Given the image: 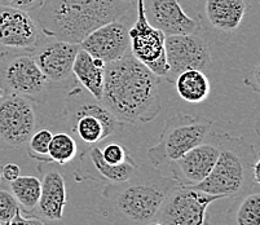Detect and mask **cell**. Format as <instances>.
Returning a JSON list of instances; mask_svg holds the SVG:
<instances>
[{"label":"cell","instance_id":"6","mask_svg":"<svg viewBox=\"0 0 260 225\" xmlns=\"http://www.w3.org/2000/svg\"><path fill=\"white\" fill-rule=\"evenodd\" d=\"M211 130L212 120L209 118L191 117L181 113L170 117L165 122L159 141L148 150L153 167H169L170 163L203 143Z\"/></svg>","mask_w":260,"mask_h":225},{"label":"cell","instance_id":"20","mask_svg":"<svg viewBox=\"0 0 260 225\" xmlns=\"http://www.w3.org/2000/svg\"><path fill=\"white\" fill-rule=\"evenodd\" d=\"M105 66L106 63L103 60L93 58L88 52L82 48L78 51L73 63V74L80 83V86L100 101L103 97Z\"/></svg>","mask_w":260,"mask_h":225},{"label":"cell","instance_id":"26","mask_svg":"<svg viewBox=\"0 0 260 225\" xmlns=\"http://www.w3.org/2000/svg\"><path fill=\"white\" fill-rule=\"evenodd\" d=\"M101 154H103L105 162L113 166L122 165V163L132 159L128 149L118 143H109L101 146Z\"/></svg>","mask_w":260,"mask_h":225},{"label":"cell","instance_id":"2","mask_svg":"<svg viewBox=\"0 0 260 225\" xmlns=\"http://www.w3.org/2000/svg\"><path fill=\"white\" fill-rule=\"evenodd\" d=\"M179 185L155 167L143 165L129 179L106 184L100 212L113 225H149L157 221L167 198Z\"/></svg>","mask_w":260,"mask_h":225},{"label":"cell","instance_id":"31","mask_svg":"<svg viewBox=\"0 0 260 225\" xmlns=\"http://www.w3.org/2000/svg\"><path fill=\"white\" fill-rule=\"evenodd\" d=\"M245 83L255 92H259V68H257V65L254 66V72L246 78Z\"/></svg>","mask_w":260,"mask_h":225},{"label":"cell","instance_id":"32","mask_svg":"<svg viewBox=\"0 0 260 225\" xmlns=\"http://www.w3.org/2000/svg\"><path fill=\"white\" fill-rule=\"evenodd\" d=\"M6 94H7V92L4 91V89L2 88V87H0V100H2V99H3V97L6 96Z\"/></svg>","mask_w":260,"mask_h":225},{"label":"cell","instance_id":"16","mask_svg":"<svg viewBox=\"0 0 260 225\" xmlns=\"http://www.w3.org/2000/svg\"><path fill=\"white\" fill-rule=\"evenodd\" d=\"M79 49V44L52 38L46 43L39 40L30 53L48 82L60 83L73 73V63Z\"/></svg>","mask_w":260,"mask_h":225},{"label":"cell","instance_id":"10","mask_svg":"<svg viewBox=\"0 0 260 225\" xmlns=\"http://www.w3.org/2000/svg\"><path fill=\"white\" fill-rule=\"evenodd\" d=\"M37 125L34 101L7 93L0 100V141L20 148L29 141Z\"/></svg>","mask_w":260,"mask_h":225},{"label":"cell","instance_id":"15","mask_svg":"<svg viewBox=\"0 0 260 225\" xmlns=\"http://www.w3.org/2000/svg\"><path fill=\"white\" fill-rule=\"evenodd\" d=\"M40 40V29L30 12L0 4V46L31 51Z\"/></svg>","mask_w":260,"mask_h":225},{"label":"cell","instance_id":"12","mask_svg":"<svg viewBox=\"0 0 260 225\" xmlns=\"http://www.w3.org/2000/svg\"><path fill=\"white\" fill-rule=\"evenodd\" d=\"M219 155V132L211 130L209 137L179 159L170 163L172 179L183 186H196L206 179Z\"/></svg>","mask_w":260,"mask_h":225},{"label":"cell","instance_id":"5","mask_svg":"<svg viewBox=\"0 0 260 225\" xmlns=\"http://www.w3.org/2000/svg\"><path fill=\"white\" fill-rule=\"evenodd\" d=\"M63 115L72 131L88 145L101 144L118 134L124 124L100 100L84 92L83 87L73 88L66 94Z\"/></svg>","mask_w":260,"mask_h":225},{"label":"cell","instance_id":"8","mask_svg":"<svg viewBox=\"0 0 260 225\" xmlns=\"http://www.w3.org/2000/svg\"><path fill=\"white\" fill-rule=\"evenodd\" d=\"M220 200L225 198L177 185L167 198L157 221L166 225H210L209 206Z\"/></svg>","mask_w":260,"mask_h":225},{"label":"cell","instance_id":"35","mask_svg":"<svg viewBox=\"0 0 260 225\" xmlns=\"http://www.w3.org/2000/svg\"><path fill=\"white\" fill-rule=\"evenodd\" d=\"M0 225H8V224H6V222H2V221H0Z\"/></svg>","mask_w":260,"mask_h":225},{"label":"cell","instance_id":"36","mask_svg":"<svg viewBox=\"0 0 260 225\" xmlns=\"http://www.w3.org/2000/svg\"><path fill=\"white\" fill-rule=\"evenodd\" d=\"M122 2H128V0H122Z\"/></svg>","mask_w":260,"mask_h":225},{"label":"cell","instance_id":"34","mask_svg":"<svg viewBox=\"0 0 260 225\" xmlns=\"http://www.w3.org/2000/svg\"><path fill=\"white\" fill-rule=\"evenodd\" d=\"M0 182H2V168H0Z\"/></svg>","mask_w":260,"mask_h":225},{"label":"cell","instance_id":"21","mask_svg":"<svg viewBox=\"0 0 260 225\" xmlns=\"http://www.w3.org/2000/svg\"><path fill=\"white\" fill-rule=\"evenodd\" d=\"M256 188L236 197L226 212L225 225H260V194Z\"/></svg>","mask_w":260,"mask_h":225},{"label":"cell","instance_id":"28","mask_svg":"<svg viewBox=\"0 0 260 225\" xmlns=\"http://www.w3.org/2000/svg\"><path fill=\"white\" fill-rule=\"evenodd\" d=\"M42 3H43V0H0V4L22 9L26 12L37 11L42 6Z\"/></svg>","mask_w":260,"mask_h":225},{"label":"cell","instance_id":"37","mask_svg":"<svg viewBox=\"0 0 260 225\" xmlns=\"http://www.w3.org/2000/svg\"><path fill=\"white\" fill-rule=\"evenodd\" d=\"M0 58H2V52H0Z\"/></svg>","mask_w":260,"mask_h":225},{"label":"cell","instance_id":"14","mask_svg":"<svg viewBox=\"0 0 260 225\" xmlns=\"http://www.w3.org/2000/svg\"><path fill=\"white\" fill-rule=\"evenodd\" d=\"M249 9V0H203L201 27L225 42L240 30Z\"/></svg>","mask_w":260,"mask_h":225},{"label":"cell","instance_id":"13","mask_svg":"<svg viewBox=\"0 0 260 225\" xmlns=\"http://www.w3.org/2000/svg\"><path fill=\"white\" fill-rule=\"evenodd\" d=\"M128 30L129 26L124 16L94 29L79 46L93 58L103 60L105 63L114 62L129 52Z\"/></svg>","mask_w":260,"mask_h":225},{"label":"cell","instance_id":"1","mask_svg":"<svg viewBox=\"0 0 260 225\" xmlns=\"http://www.w3.org/2000/svg\"><path fill=\"white\" fill-rule=\"evenodd\" d=\"M101 103L122 123L152 122L162 109L159 78L127 52L106 63Z\"/></svg>","mask_w":260,"mask_h":225},{"label":"cell","instance_id":"25","mask_svg":"<svg viewBox=\"0 0 260 225\" xmlns=\"http://www.w3.org/2000/svg\"><path fill=\"white\" fill-rule=\"evenodd\" d=\"M52 132L48 128H40L34 131L30 136L29 146H27V154L31 159L39 160L40 163H52L48 155L49 143L52 139Z\"/></svg>","mask_w":260,"mask_h":225},{"label":"cell","instance_id":"9","mask_svg":"<svg viewBox=\"0 0 260 225\" xmlns=\"http://www.w3.org/2000/svg\"><path fill=\"white\" fill-rule=\"evenodd\" d=\"M129 52L158 78H166L169 65L165 51L166 35L153 27L144 13V0H138V17L129 27Z\"/></svg>","mask_w":260,"mask_h":225},{"label":"cell","instance_id":"18","mask_svg":"<svg viewBox=\"0 0 260 225\" xmlns=\"http://www.w3.org/2000/svg\"><path fill=\"white\" fill-rule=\"evenodd\" d=\"M53 163L39 165L43 177L40 179L39 202L35 208V216L48 224H58L63 219L66 206V182L63 175L53 167Z\"/></svg>","mask_w":260,"mask_h":225},{"label":"cell","instance_id":"17","mask_svg":"<svg viewBox=\"0 0 260 225\" xmlns=\"http://www.w3.org/2000/svg\"><path fill=\"white\" fill-rule=\"evenodd\" d=\"M144 13L146 21L166 37L198 34L202 29L200 20L184 11L180 0H144Z\"/></svg>","mask_w":260,"mask_h":225},{"label":"cell","instance_id":"19","mask_svg":"<svg viewBox=\"0 0 260 225\" xmlns=\"http://www.w3.org/2000/svg\"><path fill=\"white\" fill-rule=\"evenodd\" d=\"M139 166L134 159L122 165H109L101 154V145L96 144L79 155V162L75 167L74 176L78 181L82 180H96L108 184L126 181L136 172Z\"/></svg>","mask_w":260,"mask_h":225},{"label":"cell","instance_id":"7","mask_svg":"<svg viewBox=\"0 0 260 225\" xmlns=\"http://www.w3.org/2000/svg\"><path fill=\"white\" fill-rule=\"evenodd\" d=\"M48 83L29 51L2 53L0 87L7 93L37 101L46 96Z\"/></svg>","mask_w":260,"mask_h":225},{"label":"cell","instance_id":"24","mask_svg":"<svg viewBox=\"0 0 260 225\" xmlns=\"http://www.w3.org/2000/svg\"><path fill=\"white\" fill-rule=\"evenodd\" d=\"M78 145L73 136L66 132H58L52 135L48 148V155L52 163L63 166L73 162L77 157Z\"/></svg>","mask_w":260,"mask_h":225},{"label":"cell","instance_id":"3","mask_svg":"<svg viewBox=\"0 0 260 225\" xmlns=\"http://www.w3.org/2000/svg\"><path fill=\"white\" fill-rule=\"evenodd\" d=\"M129 8L131 0H43L35 21L47 37L80 44L101 25L124 17Z\"/></svg>","mask_w":260,"mask_h":225},{"label":"cell","instance_id":"27","mask_svg":"<svg viewBox=\"0 0 260 225\" xmlns=\"http://www.w3.org/2000/svg\"><path fill=\"white\" fill-rule=\"evenodd\" d=\"M18 210L20 206L12 191L0 188V221L9 224Z\"/></svg>","mask_w":260,"mask_h":225},{"label":"cell","instance_id":"38","mask_svg":"<svg viewBox=\"0 0 260 225\" xmlns=\"http://www.w3.org/2000/svg\"><path fill=\"white\" fill-rule=\"evenodd\" d=\"M256 2H257V0H256Z\"/></svg>","mask_w":260,"mask_h":225},{"label":"cell","instance_id":"22","mask_svg":"<svg viewBox=\"0 0 260 225\" xmlns=\"http://www.w3.org/2000/svg\"><path fill=\"white\" fill-rule=\"evenodd\" d=\"M174 84L179 96L189 104L203 103L207 100L211 91L209 77L197 69L181 73Z\"/></svg>","mask_w":260,"mask_h":225},{"label":"cell","instance_id":"30","mask_svg":"<svg viewBox=\"0 0 260 225\" xmlns=\"http://www.w3.org/2000/svg\"><path fill=\"white\" fill-rule=\"evenodd\" d=\"M21 176V168L20 166L16 163H7L3 168H2V179L6 181L12 182L17 177Z\"/></svg>","mask_w":260,"mask_h":225},{"label":"cell","instance_id":"29","mask_svg":"<svg viewBox=\"0 0 260 225\" xmlns=\"http://www.w3.org/2000/svg\"><path fill=\"white\" fill-rule=\"evenodd\" d=\"M8 225H46V222L40 219V217L35 216V215L29 217L23 216L20 208V210L16 212L15 216H13V219L9 221Z\"/></svg>","mask_w":260,"mask_h":225},{"label":"cell","instance_id":"4","mask_svg":"<svg viewBox=\"0 0 260 225\" xmlns=\"http://www.w3.org/2000/svg\"><path fill=\"white\" fill-rule=\"evenodd\" d=\"M259 160L256 150L242 137L219 131V155L206 179L190 186L207 194L236 198L256 188L254 165Z\"/></svg>","mask_w":260,"mask_h":225},{"label":"cell","instance_id":"23","mask_svg":"<svg viewBox=\"0 0 260 225\" xmlns=\"http://www.w3.org/2000/svg\"><path fill=\"white\" fill-rule=\"evenodd\" d=\"M42 182L32 175L20 176L11 182V191L17 201L21 210L25 212H34L39 202Z\"/></svg>","mask_w":260,"mask_h":225},{"label":"cell","instance_id":"33","mask_svg":"<svg viewBox=\"0 0 260 225\" xmlns=\"http://www.w3.org/2000/svg\"><path fill=\"white\" fill-rule=\"evenodd\" d=\"M149 225H166V224H163V222H160V221H153V222H150Z\"/></svg>","mask_w":260,"mask_h":225},{"label":"cell","instance_id":"11","mask_svg":"<svg viewBox=\"0 0 260 225\" xmlns=\"http://www.w3.org/2000/svg\"><path fill=\"white\" fill-rule=\"evenodd\" d=\"M165 51L169 65L166 79L170 83H175L186 70H203L211 63L210 48L200 34L169 35L165 39Z\"/></svg>","mask_w":260,"mask_h":225}]
</instances>
